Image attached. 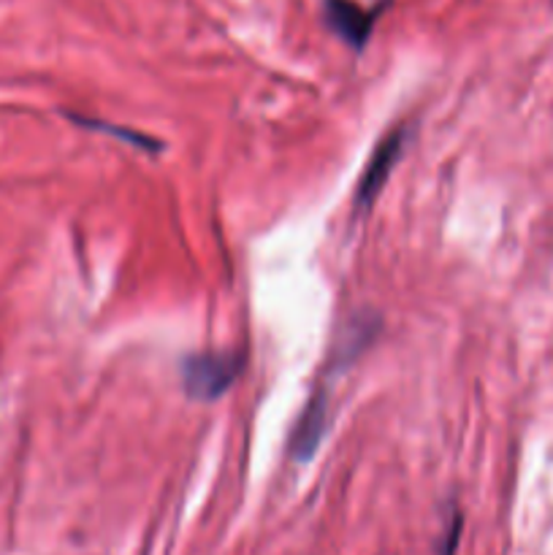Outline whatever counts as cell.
<instances>
[{"instance_id":"3","label":"cell","mask_w":553,"mask_h":555,"mask_svg":"<svg viewBox=\"0 0 553 555\" xmlns=\"http://www.w3.org/2000/svg\"><path fill=\"white\" fill-rule=\"evenodd\" d=\"M399 152H401V133L388 135V139L374 150L372 160H369L366 171H363L361 188H358V201H361V204H369V201L380 193V188H383L385 179H388Z\"/></svg>"},{"instance_id":"2","label":"cell","mask_w":553,"mask_h":555,"mask_svg":"<svg viewBox=\"0 0 553 555\" xmlns=\"http://www.w3.org/2000/svg\"><path fill=\"white\" fill-rule=\"evenodd\" d=\"M325 22L345 38L350 47L361 49L372 33L377 9H363L356 0H325Z\"/></svg>"},{"instance_id":"1","label":"cell","mask_w":553,"mask_h":555,"mask_svg":"<svg viewBox=\"0 0 553 555\" xmlns=\"http://www.w3.org/2000/svg\"><path fill=\"white\" fill-rule=\"evenodd\" d=\"M242 358L233 352H201L182 363V385L190 399L215 401L236 383Z\"/></svg>"}]
</instances>
